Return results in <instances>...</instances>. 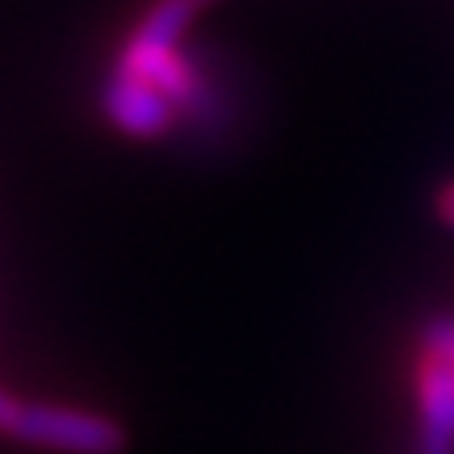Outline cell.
<instances>
[{
    "label": "cell",
    "mask_w": 454,
    "mask_h": 454,
    "mask_svg": "<svg viewBox=\"0 0 454 454\" xmlns=\"http://www.w3.org/2000/svg\"><path fill=\"white\" fill-rule=\"evenodd\" d=\"M8 439L48 454H120L124 431L104 411L72 407V403L24 399Z\"/></svg>",
    "instance_id": "6da1fadb"
},
{
    "label": "cell",
    "mask_w": 454,
    "mask_h": 454,
    "mask_svg": "<svg viewBox=\"0 0 454 454\" xmlns=\"http://www.w3.org/2000/svg\"><path fill=\"white\" fill-rule=\"evenodd\" d=\"M411 391H415L411 454H454V363L419 347L411 367Z\"/></svg>",
    "instance_id": "7a4b0ae2"
},
{
    "label": "cell",
    "mask_w": 454,
    "mask_h": 454,
    "mask_svg": "<svg viewBox=\"0 0 454 454\" xmlns=\"http://www.w3.org/2000/svg\"><path fill=\"white\" fill-rule=\"evenodd\" d=\"M100 108L108 124L132 140H160L180 124V112L164 92H156L148 80H136L116 68L100 88Z\"/></svg>",
    "instance_id": "3957f363"
},
{
    "label": "cell",
    "mask_w": 454,
    "mask_h": 454,
    "mask_svg": "<svg viewBox=\"0 0 454 454\" xmlns=\"http://www.w3.org/2000/svg\"><path fill=\"white\" fill-rule=\"evenodd\" d=\"M419 347H427V351L454 363V315H439V319L427 323L423 335H419Z\"/></svg>",
    "instance_id": "277c9868"
},
{
    "label": "cell",
    "mask_w": 454,
    "mask_h": 454,
    "mask_svg": "<svg viewBox=\"0 0 454 454\" xmlns=\"http://www.w3.org/2000/svg\"><path fill=\"white\" fill-rule=\"evenodd\" d=\"M20 407H24V399H16V395L8 391L4 383H0V434H12V427H16V415H20Z\"/></svg>",
    "instance_id": "5b68a950"
},
{
    "label": "cell",
    "mask_w": 454,
    "mask_h": 454,
    "mask_svg": "<svg viewBox=\"0 0 454 454\" xmlns=\"http://www.w3.org/2000/svg\"><path fill=\"white\" fill-rule=\"evenodd\" d=\"M434 212H439V220L454 227V180H447L439 188V196H434Z\"/></svg>",
    "instance_id": "8992f818"
},
{
    "label": "cell",
    "mask_w": 454,
    "mask_h": 454,
    "mask_svg": "<svg viewBox=\"0 0 454 454\" xmlns=\"http://www.w3.org/2000/svg\"><path fill=\"white\" fill-rule=\"evenodd\" d=\"M196 4H200V8H204V4H215V0H196Z\"/></svg>",
    "instance_id": "52a82bcc"
}]
</instances>
